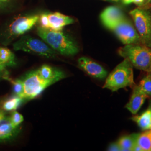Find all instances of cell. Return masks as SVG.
<instances>
[{
  "label": "cell",
  "instance_id": "1",
  "mask_svg": "<svg viewBox=\"0 0 151 151\" xmlns=\"http://www.w3.org/2000/svg\"><path fill=\"white\" fill-rule=\"evenodd\" d=\"M62 70L44 65L21 78L23 84L22 98L31 100L40 95L48 87L65 78Z\"/></svg>",
  "mask_w": 151,
  "mask_h": 151
},
{
  "label": "cell",
  "instance_id": "2",
  "mask_svg": "<svg viewBox=\"0 0 151 151\" xmlns=\"http://www.w3.org/2000/svg\"><path fill=\"white\" fill-rule=\"evenodd\" d=\"M118 53L136 69L151 72V47L143 44H127L119 49Z\"/></svg>",
  "mask_w": 151,
  "mask_h": 151
},
{
  "label": "cell",
  "instance_id": "3",
  "mask_svg": "<svg viewBox=\"0 0 151 151\" xmlns=\"http://www.w3.org/2000/svg\"><path fill=\"white\" fill-rule=\"evenodd\" d=\"M39 36L52 48L65 55H73L78 48L74 41L61 31H55L43 27L38 28Z\"/></svg>",
  "mask_w": 151,
  "mask_h": 151
},
{
  "label": "cell",
  "instance_id": "4",
  "mask_svg": "<svg viewBox=\"0 0 151 151\" xmlns=\"http://www.w3.org/2000/svg\"><path fill=\"white\" fill-rule=\"evenodd\" d=\"M124 59L108 76L103 88L115 92L127 87L135 86L133 67L128 60Z\"/></svg>",
  "mask_w": 151,
  "mask_h": 151
},
{
  "label": "cell",
  "instance_id": "5",
  "mask_svg": "<svg viewBox=\"0 0 151 151\" xmlns=\"http://www.w3.org/2000/svg\"><path fill=\"white\" fill-rule=\"evenodd\" d=\"M15 50H22L47 58H54L56 52L43 41L29 35L22 36L13 44Z\"/></svg>",
  "mask_w": 151,
  "mask_h": 151
},
{
  "label": "cell",
  "instance_id": "6",
  "mask_svg": "<svg viewBox=\"0 0 151 151\" xmlns=\"http://www.w3.org/2000/svg\"><path fill=\"white\" fill-rule=\"evenodd\" d=\"M135 29L140 35L142 43L151 47V11L147 8L138 7L130 12Z\"/></svg>",
  "mask_w": 151,
  "mask_h": 151
},
{
  "label": "cell",
  "instance_id": "7",
  "mask_svg": "<svg viewBox=\"0 0 151 151\" xmlns=\"http://www.w3.org/2000/svg\"><path fill=\"white\" fill-rule=\"evenodd\" d=\"M124 45L142 44L139 34L132 23L126 18L120 22L113 30Z\"/></svg>",
  "mask_w": 151,
  "mask_h": 151
},
{
  "label": "cell",
  "instance_id": "8",
  "mask_svg": "<svg viewBox=\"0 0 151 151\" xmlns=\"http://www.w3.org/2000/svg\"><path fill=\"white\" fill-rule=\"evenodd\" d=\"M41 27L55 31H61L64 27L73 23L74 20L70 16H65L59 12L43 14L39 16Z\"/></svg>",
  "mask_w": 151,
  "mask_h": 151
},
{
  "label": "cell",
  "instance_id": "9",
  "mask_svg": "<svg viewBox=\"0 0 151 151\" xmlns=\"http://www.w3.org/2000/svg\"><path fill=\"white\" fill-rule=\"evenodd\" d=\"M39 16L20 17L11 22L7 29V37L9 39L14 38L24 34L30 30L38 22Z\"/></svg>",
  "mask_w": 151,
  "mask_h": 151
},
{
  "label": "cell",
  "instance_id": "10",
  "mask_svg": "<svg viewBox=\"0 0 151 151\" xmlns=\"http://www.w3.org/2000/svg\"><path fill=\"white\" fill-rule=\"evenodd\" d=\"M78 64L81 68L93 78L103 80L108 75L107 71L101 65L87 57L80 58Z\"/></svg>",
  "mask_w": 151,
  "mask_h": 151
},
{
  "label": "cell",
  "instance_id": "11",
  "mask_svg": "<svg viewBox=\"0 0 151 151\" xmlns=\"http://www.w3.org/2000/svg\"><path fill=\"white\" fill-rule=\"evenodd\" d=\"M124 18L123 12L116 6L108 7L100 15V19L103 24L111 30Z\"/></svg>",
  "mask_w": 151,
  "mask_h": 151
},
{
  "label": "cell",
  "instance_id": "12",
  "mask_svg": "<svg viewBox=\"0 0 151 151\" xmlns=\"http://www.w3.org/2000/svg\"><path fill=\"white\" fill-rule=\"evenodd\" d=\"M148 98L146 94L142 91L138 85L133 87V92L129 102L126 104L125 108L133 114H136L140 110L142 106Z\"/></svg>",
  "mask_w": 151,
  "mask_h": 151
},
{
  "label": "cell",
  "instance_id": "13",
  "mask_svg": "<svg viewBox=\"0 0 151 151\" xmlns=\"http://www.w3.org/2000/svg\"><path fill=\"white\" fill-rule=\"evenodd\" d=\"M20 130V126L14 127L10 116L6 115L0 120V142L11 140L18 134Z\"/></svg>",
  "mask_w": 151,
  "mask_h": 151
},
{
  "label": "cell",
  "instance_id": "14",
  "mask_svg": "<svg viewBox=\"0 0 151 151\" xmlns=\"http://www.w3.org/2000/svg\"><path fill=\"white\" fill-rule=\"evenodd\" d=\"M141 129L143 131L149 129V127L151 120V101L149 106L145 111L140 115H136L131 118Z\"/></svg>",
  "mask_w": 151,
  "mask_h": 151
},
{
  "label": "cell",
  "instance_id": "15",
  "mask_svg": "<svg viewBox=\"0 0 151 151\" xmlns=\"http://www.w3.org/2000/svg\"><path fill=\"white\" fill-rule=\"evenodd\" d=\"M139 135V133H133L121 137L117 141L121 151H132L133 148L137 143Z\"/></svg>",
  "mask_w": 151,
  "mask_h": 151
},
{
  "label": "cell",
  "instance_id": "16",
  "mask_svg": "<svg viewBox=\"0 0 151 151\" xmlns=\"http://www.w3.org/2000/svg\"><path fill=\"white\" fill-rule=\"evenodd\" d=\"M137 143L142 148L143 151H151V129L139 133Z\"/></svg>",
  "mask_w": 151,
  "mask_h": 151
},
{
  "label": "cell",
  "instance_id": "17",
  "mask_svg": "<svg viewBox=\"0 0 151 151\" xmlns=\"http://www.w3.org/2000/svg\"><path fill=\"white\" fill-rule=\"evenodd\" d=\"M22 100L23 99L18 96H13L4 102L2 108L7 111H15L20 105Z\"/></svg>",
  "mask_w": 151,
  "mask_h": 151
},
{
  "label": "cell",
  "instance_id": "18",
  "mask_svg": "<svg viewBox=\"0 0 151 151\" xmlns=\"http://www.w3.org/2000/svg\"><path fill=\"white\" fill-rule=\"evenodd\" d=\"M138 85L148 98H151V72L147 73Z\"/></svg>",
  "mask_w": 151,
  "mask_h": 151
},
{
  "label": "cell",
  "instance_id": "19",
  "mask_svg": "<svg viewBox=\"0 0 151 151\" xmlns=\"http://www.w3.org/2000/svg\"><path fill=\"white\" fill-rule=\"evenodd\" d=\"M11 123L15 127H17L20 126V124L24 121V117L21 114L14 111L11 116H10Z\"/></svg>",
  "mask_w": 151,
  "mask_h": 151
},
{
  "label": "cell",
  "instance_id": "20",
  "mask_svg": "<svg viewBox=\"0 0 151 151\" xmlns=\"http://www.w3.org/2000/svg\"><path fill=\"white\" fill-rule=\"evenodd\" d=\"M7 67L0 60V80L1 78H5L6 76H8L6 70Z\"/></svg>",
  "mask_w": 151,
  "mask_h": 151
},
{
  "label": "cell",
  "instance_id": "21",
  "mask_svg": "<svg viewBox=\"0 0 151 151\" xmlns=\"http://www.w3.org/2000/svg\"><path fill=\"white\" fill-rule=\"evenodd\" d=\"M108 151H121V148L117 142L111 143L108 147Z\"/></svg>",
  "mask_w": 151,
  "mask_h": 151
},
{
  "label": "cell",
  "instance_id": "22",
  "mask_svg": "<svg viewBox=\"0 0 151 151\" xmlns=\"http://www.w3.org/2000/svg\"><path fill=\"white\" fill-rule=\"evenodd\" d=\"M145 0H133V2L134 3L135 5L138 6L143 5Z\"/></svg>",
  "mask_w": 151,
  "mask_h": 151
},
{
  "label": "cell",
  "instance_id": "23",
  "mask_svg": "<svg viewBox=\"0 0 151 151\" xmlns=\"http://www.w3.org/2000/svg\"><path fill=\"white\" fill-rule=\"evenodd\" d=\"M132 151H143V150L140 146H139L137 143L135 144V146H134V147L133 148Z\"/></svg>",
  "mask_w": 151,
  "mask_h": 151
},
{
  "label": "cell",
  "instance_id": "24",
  "mask_svg": "<svg viewBox=\"0 0 151 151\" xmlns=\"http://www.w3.org/2000/svg\"><path fill=\"white\" fill-rule=\"evenodd\" d=\"M6 113L4 111V110H3V109L0 108V120L2 119H3L5 116Z\"/></svg>",
  "mask_w": 151,
  "mask_h": 151
},
{
  "label": "cell",
  "instance_id": "25",
  "mask_svg": "<svg viewBox=\"0 0 151 151\" xmlns=\"http://www.w3.org/2000/svg\"><path fill=\"white\" fill-rule=\"evenodd\" d=\"M133 0H122L123 4H124L125 5H129L130 4L133 2Z\"/></svg>",
  "mask_w": 151,
  "mask_h": 151
},
{
  "label": "cell",
  "instance_id": "26",
  "mask_svg": "<svg viewBox=\"0 0 151 151\" xmlns=\"http://www.w3.org/2000/svg\"><path fill=\"white\" fill-rule=\"evenodd\" d=\"M9 0H0V7H1L3 5H4L6 2Z\"/></svg>",
  "mask_w": 151,
  "mask_h": 151
},
{
  "label": "cell",
  "instance_id": "27",
  "mask_svg": "<svg viewBox=\"0 0 151 151\" xmlns=\"http://www.w3.org/2000/svg\"><path fill=\"white\" fill-rule=\"evenodd\" d=\"M145 1H146V5H147L151 2V0H145Z\"/></svg>",
  "mask_w": 151,
  "mask_h": 151
},
{
  "label": "cell",
  "instance_id": "28",
  "mask_svg": "<svg viewBox=\"0 0 151 151\" xmlns=\"http://www.w3.org/2000/svg\"><path fill=\"white\" fill-rule=\"evenodd\" d=\"M151 129V122H150V127H149V129Z\"/></svg>",
  "mask_w": 151,
  "mask_h": 151
},
{
  "label": "cell",
  "instance_id": "29",
  "mask_svg": "<svg viewBox=\"0 0 151 151\" xmlns=\"http://www.w3.org/2000/svg\"><path fill=\"white\" fill-rule=\"evenodd\" d=\"M111 1H115V2H118V1H119V0H111Z\"/></svg>",
  "mask_w": 151,
  "mask_h": 151
},
{
  "label": "cell",
  "instance_id": "30",
  "mask_svg": "<svg viewBox=\"0 0 151 151\" xmlns=\"http://www.w3.org/2000/svg\"><path fill=\"white\" fill-rule=\"evenodd\" d=\"M150 3H151V2H150Z\"/></svg>",
  "mask_w": 151,
  "mask_h": 151
}]
</instances>
